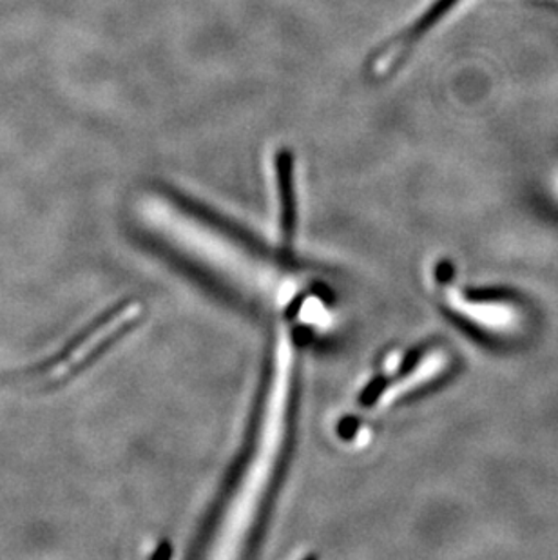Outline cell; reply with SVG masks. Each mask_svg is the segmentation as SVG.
Segmentation results:
<instances>
[{
    "label": "cell",
    "mask_w": 558,
    "mask_h": 560,
    "mask_svg": "<svg viewBox=\"0 0 558 560\" xmlns=\"http://www.w3.org/2000/svg\"><path fill=\"white\" fill-rule=\"evenodd\" d=\"M447 302L455 311L463 312V316L469 317L472 322L488 330H497V332H508L511 327H515L516 311L508 305H483V303H468L457 291H447Z\"/></svg>",
    "instance_id": "obj_1"
},
{
    "label": "cell",
    "mask_w": 558,
    "mask_h": 560,
    "mask_svg": "<svg viewBox=\"0 0 558 560\" xmlns=\"http://www.w3.org/2000/svg\"><path fill=\"white\" fill-rule=\"evenodd\" d=\"M458 0H435L430 10L408 30V32L400 37L399 43L394 44V51L392 55H405L425 33L430 32L435 24H438L447 11L452 10L453 5L457 4Z\"/></svg>",
    "instance_id": "obj_3"
},
{
    "label": "cell",
    "mask_w": 558,
    "mask_h": 560,
    "mask_svg": "<svg viewBox=\"0 0 558 560\" xmlns=\"http://www.w3.org/2000/svg\"><path fill=\"white\" fill-rule=\"evenodd\" d=\"M276 176H278L279 198L283 211L284 234L295 222L294 159L289 149H279L276 153Z\"/></svg>",
    "instance_id": "obj_2"
},
{
    "label": "cell",
    "mask_w": 558,
    "mask_h": 560,
    "mask_svg": "<svg viewBox=\"0 0 558 560\" xmlns=\"http://www.w3.org/2000/svg\"><path fill=\"white\" fill-rule=\"evenodd\" d=\"M82 336V334H80ZM79 338H74L71 343L62 350V352H58L54 358H49L48 361H44L40 365L32 366V369H26V371H16L11 372V374H0V386L11 385V383H21V381H33V380H46L49 377V374L57 369L62 361L68 360V355L73 352L74 347L79 345Z\"/></svg>",
    "instance_id": "obj_4"
}]
</instances>
